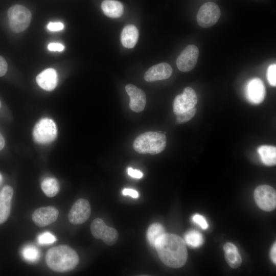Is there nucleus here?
<instances>
[{"mask_svg":"<svg viewBox=\"0 0 276 276\" xmlns=\"http://www.w3.org/2000/svg\"><path fill=\"white\" fill-rule=\"evenodd\" d=\"M154 247L160 260L169 267L180 268L187 261L186 243L177 235L165 233L156 240Z\"/></svg>","mask_w":276,"mask_h":276,"instance_id":"1","label":"nucleus"},{"mask_svg":"<svg viewBox=\"0 0 276 276\" xmlns=\"http://www.w3.org/2000/svg\"><path fill=\"white\" fill-rule=\"evenodd\" d=\"M79 261L76 251L66 245H60L49 249L45 255L48 267L56 272H65L73 270Z\"/></svg>","mask_w":276,"mask_h":276,"instance_id":"2","label":"nucleus"},{"mask_svg":"<svg viewBox=\"0 0 276 276\" xmlns=\"http://www.w3.org/2000/svg\"><path fill=\"white\" fill-rule=\"evenodd\" d=\"M166 142L165 134L159 132L148 131L135 138L133 147L139 153L154 155L160 153L165 149Z\"/></svg>","mask_w":276,"mask_h":276,"instance_id":"3","label":"nucleus"},{"mask_svg":"<svg viewBox=\"0 0 276 276\" xmlns=\"http://www.w3.org/2000/svg\"><path fill=\"white\" fill-rule=\"evenodd\" d=\"M9 27L15 33L25 30L31 22V13L24 6L15 5L11 7L7 12Z\"/></svg>","mask_w":276,"mask_h":276,"instance_id":"4","label":"nucleus"},{"mask_svg":"<svg viewBox=\"0 0 276 276\" xmlns=\"http://www.w3.org/2000/svg\"><path fill=\"white\" fill-rule=\"evenodd\" d=\"M57 129L56 124L51 119H40L35 125L33 137L36 143L41 145L49 144L56 138Z\"/></svg>","mask_w":276,"mask_h":276,"instance_id":"5","label":"nucleus"},{"mask_svg":"<svg viewBox=\"0 0 276 276\" xmlns=\"http://www.w3.org/2000/svg\"><path fill=\"white\" fill-rule=\"evenodd\" d=\"M220 15L219 6L215 3L209 2L200 7L196 15V20L199 26L208 28L214 25Z\"/></svg>","mask_w":276,"mask_h":276,"instance_id":"6","label":"nucleus"},{"mask_svg":"<svg viewBox=\"0 0 276 276\" xmlns=\"http://www.w3.org/2000/svg\"><path fill=\"white\" fill-rule=\"evenodd\" d=\"M254 198L257 205L263 211L269 212L275 208V191L268 185L258 187L254 192Z\"/></svg>","mask_w":276,"mask_h":276,"instance_id":"7","label":"nucleus"},{"mask_svg":"<svg viewBox=\"0 0 276 276\" xmlns=\"http://www.w3.org/2000/svg\"><path fill=\"white\" fill-rule=\"evenodd\" d=\"M197 103L195 90L190 87H186L182 94L176 96L173 101V112L176 116L194 108Z\"/></svg>","mask_w":276,"mask_h":276,"instance_id":"8","label":"nucleus"},{"mask_svg":"<svg viewBox=\"0 0 276 276\" xmlns=\"http://www.w3.org/2000/svg\"><path fill=\"white\" fill-rule=\"evenodd\" d=\"M199 56L198 48L193 44L186 47L177 58L176 63L178 70L187 72L193 70L197 62Z\"/></svg>","mask_w":276,"mask_h":276,"instance_id":"9","label":"nucleus"},{"mask_svg":"<svg viewBox=\"0 0 276 276\" xmlns=\"http://www.w3.org/2000/svg\"><path fill=\"white\" fill-rule=\"evenodd\" d=\"M91 208L89 202L85 199L77 200L73 205L68 215L70 222L73 224L85 222L89 217Z\"/></svg>","mask_w":276,"mask_h":276,"instance_id":"10","label":"nucleus"},{"mask_svg":"<svg viewBox=\"0 0 276 276\" xmlns=\"http://www.w3.org/2000/svg\"><path fill=\"white\" fill-rule=\"evenodd\" d=\"M245 91L247 100L254 104L262 103L266 96L265 85L259 78H254L249 80L246 85Z\"/></svg>","mask_w":276,"mask_h":276,"instance_id":"11","label":"nucleus"},{"mask_svg":"<svg viewBox=\"0 0 276 276\" xmlns=\"http://www.w3.org/2000/svg\"><path fill=\"white\" fill-rule=\"evenodd\" d=\"M59 212L54 206H48L36 209L32 215L34 223L39 227L49 225L57 219Z\"/></svg>","mask_w":276,"mask_h":276,"instance_id":"12","label":"nucleus"},{"mask_svg":"<svg viewBox=\"0 0 276 276\" xmlns=\"http://www.w3.org/2000/svg\"><path fill=\"white\" fill-rule=\"evenodd\" d=\"M125 89L130 98V108L135 112L142 111L146 104V97L143 90L131 84L126 85Z\"/></svg>","mask_w":276,"mask_h":276,"instance_id":"13","label":"nucleus"},{"mask_svg":"<svg viewBox=\"0 0 276 276\" xmlns=\"http://www.w3.org/2000/svg\"><path fill=\"white\" fill-rule=\"evenodd\" d=\"M172 68L167 63L162 62L150 67L145 73L144 78L147 82H154L169 78Z\"/></svg>","mask_w":276,"mask_h":276,"instance_id":"14","label":"nucleus"},{"mask_svg":"<svg viewBox=\"0 0 276 276\" xmlns=\"http://www.w3.org/2000/svg\"><path fill=\"white\" fill-rule=\"evenodd\" d=\"M13 195V190L10 186H5L0 192V224L4 223L10 215Z\"/></svg>","mask_w":276,"mask_h":276,"instance_id":"15","label":"nucleus"},{"mask_svg":"<svg viewBox=\"0 0 276 276\" xmlns=\"http://www.w3.org/2000/svg\"><path fill=\"white\" fill-rule=\"evenodd\" d=\"M36 80L38 85L41 88L47 91H52L57 84V72L54 68H47L39 74Z\"/></svg>","mask_w":276,"mask_h":276,"instance_id":"16","label":"nucleus"},{"mask_svg":"<svg viewBox=\"0 0 276 276\" xmlns=\"http://www.w3.org/2000/svg\"><path fill=\"white\" fill-rule=\"evenodd\" d=\"M139 36V31L137 28L133 25H128L122 31L121 34V43L126 48H133L138 40Z\"/></svg>","mask_w":276,"mask_h":276,"instance_id":"17","label":"nucleus"},{"mask_svg":"<svg viewBox=\"0 0 276 276\" xmlns=\"http://www.w3.org/2000/svg\"><path fill=\"white\" fill-rule=\"evenodd\" d=\"M101 9L105 15L111 18L120 17L124 12L123 4L116 0H104Z\"/></svg>","mask_w":276,"mask_h":276,"instance_id":"18","label":"nucleus"},{"mask_svg":"<svg viewBox=\"0 0 276 276\" xmlns=\"http://www.w3.org/2000/svg\"><path fill=\"white\" fill-rule=\"evenodd\" d=\"M225 257L227 264L233 268L240 266L242 259L237 247L231 243H227L224 246Z\"/></svg>","mask_w":276,"mask_h":276,"instance_id":"19","label":"nucleus"},{"mask_svg":"<svg viewBox=\"0 0 276 276\" xmlns=\"http://www.w3.org/2000/svg\"><path fill=\"white\" fill-rule=\"evenodd\" d=\"M257 151L264 164L268 166H272L275 165V147L269 145H263L258 148Z\"/></svg>","mask_w":276,"mask_h":276,"instance_id":"20","label":"nucleus"},{"mask_svg":"<svg viewBox=\"0 0 276 276\" xmlns=\"http://www.w3.org/2000/svg\"><path fill=\"white\" fill-rule=\"evenodd\" d=\"M41 188L46 196L49 197H53L58 192L59 185L56 178L47 177L42 180Z\"/></svg>","mask_w":276,"mask_h":276,"instance_id":"21","label":"nucleus"},{"mask_svg":"<svg viewBox=\"0 0 276 276\" xmlns=\"http://www.w3.org/2000/svg\"><path fill=\"white\" fill-rule=\"evenodd\" d=\"M165 233L163 225L158 223H154L149 226L147 231V238L149 243L152 246H154L156 240Z\"/></svg>","mask_w":276,"mask_h":276,"instance_id":"22","label":"nucleus"},{"mask_svg":"<svg viewBox=\"0 0 276 276\" xmlns=\"http://www.w3.org/2000/svg\"><path fill=\"white\" fill-rule=\"evenodd\" d=\"M185 242L189 246L197 248L202 244L203 238L202 235L197 231L191 230L185 234Z\"/></svg>","mask_w":276,"mask_h":276,"instance_id":"23","label":"nucleus"},{"mask_svg":"<svg viewBox=\"0 0 276 276\" xmlns=\"http://www.w3.org/2000/svg\"><path fill=\"white\" fill-rule=\"evenodd\" d=\"M23 258L31 263L37 262L40 258L39 249L33 245H28L23 247L21 250Z\"/></svg>","mask_w":276,"mask_h":276,"instance_id":"24","label":"nucleus"},{"mask_svg":"<svg viewBox=\"0 0 276 276\" xmlns=\"http://www.w3.org/2000/svg\"><path fill=\"white\" fill-rule=\"evenodd\" d=\"M118 239V234L117 230L110 227L106 226L104 230L101 239L107 245L114 244Z\"/></svg>","mask_w":276,"mask_h":276,"instance_id":"25","label":"nucleus"},{"mask_svg":"<svg viewBox=\"0 0 276 276\" xmlns=\"http://www.w3.org/2000/svg\"><path fill=\"white\" fill-rule=\"evenodd\" d=\"M107 225L101 218L94 219L90 225L92 235L96 239H101L102 234Z\"/></svg>","mask_w":276,"mask_h":276,"instance_id":"26","label":"nucleus"},{"mask_svg":"<svg viewBox=\"0 0 276 276\" xmlns=\"http://www.w3.org/2000/svg\"><path fill=\"white\" fill-rule=\"evenodd\" d=\"M196 112V108L194 107L186 112L176 115V123L182 124L189 121L194 116Z\"/></svg>","mask_w":276,"mask_h":276,"instance_id":"27","label":"nucleus"},{"mask_svg":"<svg viewBox=\"0 0 276 276\" xmlns=\"http://www.w3.org/2000/svg\"><path fill=\"white\" fill-rule=\"evenodd\" d=\"M56 241V237L48 232L43 233L38 237V242L41 245L51 244Z\"/></svg>","mask_w":276,"mask_h":276,"instance_id":"28","label":"nucleus"},{"mask_svg":"<svg viewBox=\"0 0 276 276\" xmlns=\"http://www.w3.org/2000/svg\"><path fill=\"white\" fill-rule=\"evenodd\" d=\"M276 64H270L267 70L266 77L269 84L272 86L276 85Z\"/></svg>","mask_w":276,"mask_h":276,"instance_id":"29","label":"nucleus"},{"mask_svg":"<svg viewBox=\"0 0 276 276\" xmlns=\"http://www.w3.org/2000/svg\"><path fill=\"white\" fill-rule=\"evenodd\" d=\"M193 221L198 225L202 229H206L209 225L205 218L200 214H195L192 217Z\"/></svg>","mask_w":276,"mask_h":276,"instance_id":"30","label":"nucleus"},{"mask_svg":"<svg viewBox=\"0 0 276 276\" xmlns=\"http://www.w3.org/2000/svg\"><path fill=\"white\" fill-rule=\"evenodd\" d=\"M47 28L51 31H59L64 28V25L61 22H50L47 26Z\"/></svg>","mask_w":276,"mask_h":276,"instance_id":"31","label":"nucleus"},{"mask_svg":"<svg viewBox=\"0 0 276 276\" xmlns=\"http://www.w3.org/2000/svg\"><path fill=\"white\" fill-rule=\"evenodd\" d=\"M48 49L51 51H62L64 46L60 43H50L48 45Z\"/></svg>","mask_w":276,"mask_h":276,"instance_id":"32","label":"nucleus"},{"mask_svg":"<svg viewBox=\"0 0 276 276\" xmlns=\"http://www.w3.org/2000/svg\"><path fill=\"white\" fill-rule=\"evenodd\" d=\"M8 65L5 59L0 56V77L5 75L7 71Z\"/></svg>","mask_w":276,"mask_h":276,"instance_id":"33","label":"nucleus"},{"mask_svg":"<svg viewBox=\"0 0 276 276\" xmlns=\"http://www.w3.org/2000/svg\"><path fill=\"white\" fill-rule=\"evenodd\" d=\"M127 171L128 175L134 178H141L143 176V173L139 170L128 168Z\"/></svg>","mask_w":276,"mask_h":276,"instance_id":"34","label":"nucleus"},{"mask_svg":"<svg viewBox=\"0 0 276 276\" xmlns=\"http://www.w3.org/2000/svg\"><path fill=\"white\" fill-rule=\"evenodd\" d=\"M122 194L124 195H129L134 198L139 197V193L135 190L132 189H124L122 191Z\"/></svg>","mask_w":276,"mask_h":276,"instance_id":"35","label":"nucleus"},{"mask_svg":"<svg viewBox=\"0 0 276 276\" xmlns=\"http://www.w3.org/2000/svg\"><path fill=\"white\" fill-rule=\"evenodd\" d=\"M270 256L272 262L275 264L276 263V244L275 243L273 245L271 251H270Z\"/></svg>","mask_w":276,"mask_h":276,"instance_id":"36","label":"nucleus"},{"mask_svg":"<svg viewBox=\"0 0 276 276\" xmlns=\"http://www.w3.org/2000/svg\"><path fill=\"white\" fill-rule=\"evenodd\" d=\"M5 140L2 135V134L0 133V151L2 150L3 148L5 146Z\"/></svg>","mask_w":276,"mask_h":276,"instance_id":"37","label":"nucleus"},{"mask_svg":"<svg viewBox=\"0 0 276 276\" xmlns=\"http://www.w3.org/2000/svg\"><path fill=\"white\" fill-rule=\"evenodd\" d=\"M3 180V177L2 175L0 174V185L1 184Z\"/></svg>","mask_w":276,"mask_h":276,"instance_id":"38","label":"nucleus"},{"mask_svg":"<svg viewBox=\"0 0 276 276\" xmlns=\"http://www.w3.org/2000/svg\"><path fill=\"white\" fill-rule=\"evenodd\" d=\"M1 101H0V107H1Z\"/></svg>","mask_w":276,"mask_h":276,"instance_id":"39","label":"nucleus"}]
</instances>
